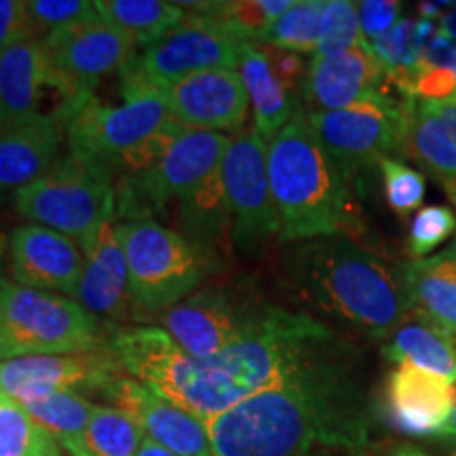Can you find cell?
Here are the masks:
<instances>
[{"instance_id":"1","label":"cell","mask_w":456,"mask_h":456,"mask_svg":"<svg viewBox=\"0 0 456 456\" xmlns=\"http://www.w3.org/2000/svg\"><path fill=\"white\" fill-rule=\"evenodd\" d=\"M112 349L131 379L203 423L262 391L351 359V346L326 323L271 302H260L243 338L214 357L188 355L163 328L123 330Z\"/></svg>"},{"instance_id":"2","label":"cell","mask_w":456,"mask_h":456,"mask_svg":"<svg viewBox=\"0 0 456 456\" xmlns=\"http://www.w3.org/2000/svg\"><path fill=\"white\" fill-rule=\"evenodd\" d=\"M214 456H313L370 442L366 399L349 362L262 391L205 423Z\"/></svg>"},{"instance_id":"3","label":"cell","mask_w":456,"mask_h":456,"mask_svg":"<svg viewBox=\"0 0 456 456\" xmlns=\"http://www.w3.org/2000/svg\"><path fill=\"white\" fill-rule=\"evenodd\" d=\"M283 269L302 302L368 338H389L414 311L403 269L349 237L300 241Z\"/></svg>"},{"instance_id":"4","label":"cell","mask_w":456,"mask_h":456,"mask_svg":"<svg viewBox=\"0 0 456 456\" xmlns=\"http://www.w3.org/2000/svg\"><path fill=\"white\" fill-rule=\"evenodd\" d=\"M269 182L275 201L281 243L326 237H357L363 232L351 178L326 151L309 114L298 108L266 148Z\"/></svg>"},{"instance_id":"5","label":"cell","mask_w":456,"mask_h":456,"mask_svg":"<svg viewBox=\"0 0 456 456\" xmlns=\"http://www.w3.org/2000/svg\"><path fill=\"white\" fill-rule=\"evenodd\" d=\"M112 338L110 323L77 300L0 277V362L98 351Z\"/></svg>"},{"instance_id":"6","label":"cell","mask_w":456,"mask_h":456,"mask_svg":"<svg viewBox=\"0 0 456 456\" xmlns=\"http://www.w3.org/2000/svg\"><path fill=\"white\" fill-rule=\"evenodd\" d=\"M117 232L127 258L131 302L142 311L165 313L186 300L214 266L212 254L157 220L118 222Z\"/></svg>"},{"instance_id":"7","label":"cell","mask_w":456,"mask_h":456,"mask_svg":"<svg viewBox=\"0 0 456 456\" xmlns=\"http://www.w3.org/2000/svg\"><path fill=\"white\" fill-rule=\"evenodd\" d=\"M15 208L28 224L81 243L117 220V182L104 165L66 152L43 178L15 192Z\"/></svg>"},{"instance_id":"8","label":"cell","mask_w":456,"mask_h":456,"mask_svg":"<svg viewBox=\"0 0 456 456\" xmlns=\"http://www.w3.org/2000/svg\"><path fill=\"white\" fill-rule=\"evenodd\" d=\"M414 106V98L376 91L342 110L306 114L317 138L353 180L387 157L403 155Z\"/></svg>"},{"instance_id":"9","label":"cell","mask_w":456,"mask_h":456,"mask_svg":"<svg viewBox=\"0 0 456 456\" xmlns=\"http://www.w3.org/2000/svg\"><path fill=\"white\" fill-rule=\"evenodd\" d=\"M228 144L224 134L184 127L157 167L117 180V218L155 220L171 201H182L222 167Z\"/></svg>"},{"instance_id":"10","label":"cell","mask_w":456,"mask_h":456,"mask_svg":"<svg viewBox=\"0 0 456 456\" xmlns=\"http://www.w3.org/2000/svg\"><path fill=\"white\" fill-rule=\"evenodd\" d=\"M243 45L214 17L188 15L184 24L131 60L121 72V89L161 91L197 72L237 70Z\"/></svg>"},{"instance_id":"11","label":"cell","mask_w":456,"mask_h":456,"mask_svg":"<svg viewBox=\"0 0 456 456\" xmlns=\"http://www.w3.org/2000/svg\"><path fill=\"white\" fill-rule=\"evenodd\" d=\"M121 104H106L91 94L78 104L66 127L68 152L108 169L171 118L161 91L121 89Z\"/></svg>"},{"instance_id":"12","label":"cell","mask_w":456,"mask_h":456,"mask_svg":"<svg viewBox=\"0 0 456 456\" xmlns=\"http://www.w3.org/2000/svg\"><path fill=\"white\" fill-rule=\"evenodd\" d=\"M266 148L269 144L256 129H245L232 135L222 161V182L231 212V243L243 254H254L281 232L271 192Z\"/></svg>"},{"instance_id":"13","label":"cell","mask_w":456,"mask_h":456,"mask_svg":"<svg viewBox=\"0 0 456 456\" xmlns=\"http://www.w3.org/2000/svg\"><path fill=\"white\" fill-rule=\"evenodd\" d=\"M125 372L112 345L106 349L30 355L0 362V395L17 403L34 402L60 391H102Z\"/></svg>"},{"instance_id":"14","label":"cell","mask_w":456,"mask_h":456,"mask_svg":"<svg viewBox=\"0 0 456 456\" xmlns=\"http://www.w3.org/2000/svg\"><path fill=\"white\" fill-rule=\"evenodd\" d=\"M260 302L224 288H205L165 311L161 326L188 355L208 359L243 338Z\"/></svg>"},{"instance_id":"15","label":"cell","mask_w":456,"mask_h":456,"mask_svg":"<svg viewBox=\"0 0 456 456\" xmlns=\"http://www.w3.org/2000/svg\"><path fill=\"white\" fill-rule=\"evenodd\" d=\"M89 95V91L66 81L51 66L41 41H26L0 51V123L47 114L41 108L47 98L55 100L70 121L72 112Z\"/></svg>"},{"instance_id":"16","label":"cell","mask_w":456,"mask_h":456,"mask_svg":"<svg viewBox=\"0 0 456 456\" xmlns=\"http://www.w3.org/2000/svg\"><path fill=\"white\" fill-rule=\"evenodd\" d=\"M51 66L66 81L94 94L95 85L110 74H121L135 57V43L104 20L81 21L41 38Z\"/></svg>"},{"instance_id":"17","label":"cell","mask_w":456,"mask_h":456,"mask_svg":"<svg viewBox=\"0 0 456 456\" xmlns=\"http://www.w3.org/2000/svg\"><path fill=\"white\" fill-rule=\"evenodd\" d=\"M169 117L191 129L241 134L248 121L249 98L239 70L197 72L161 89Z\"/></svg>"},{"instance_id":"18","label":"cell","mask_w":456,"mask_h":456,"mask_svg":"<svg viewBox=\"0 0 456 456\" xmlns=\"http://www.w3.org/2000/svg\"><path fill=\"white\" fill-rule=\"evenodd\" d=\"M9 262L15 283L77 298L85 258L74 239L38 224H21L9 237Z\"/></svg>"},{"instance_id":"19","label":"cell","mask_w":456,"mask_h":456,"mask_svg":"<svg viewBox=\"0 0 456 456\" xmlns=\"http://www.w3.org/2000/svg\"><path fill=\"white\" fill-rule=\"evenodd\" d=\"M104 395L138 425L146 440L178 456H214L208 427L199 416L157 395L131 376L123 374L114 380Z\"/></svg>"},{"instance_id":"20","label":"cell","mask_w":456,"mask_h":456,"mask_svg":"<svg viewBox=\"0 0 456 456\" xmlns=\"http://www.w3.org/2000/svg\"><path fill=\"white\" fill-rule=\"evenodd\" d=\"M454 410V387L440 376L412 366L389 374L383 412L393 429L410 437H444Z\"/></svg>"},{"instance_id":"21","label":"cell","mask_w":456,"mask_h":456,"mask_svg":"<svg viewBox=\"0 0 456 456\" xmlns=\"http://www.w3.org/2000/svg\"><path fill=\"white\" fill-rule=\"evenodd\" d=\"M66 127V117L43 112L0 123V192L43 178L61 159Z\"/></svg>"},{"instance_id":"22","label":"cell","mask_w":456,"mask_h":456,"mask_svg":"<svg viewBox=\"0 0 456 456\" xmlns=\"http://www.w3.org/2000/svg\"><path fill=\"white\" fill-rule=\"evenodd\" d=\"M387 89V74L368 41L330 60H313L306 68L302 98L306 112H332Z\"/></svg>"},{"instance_id":"23","label":"cell","mask_w":456,"mask_h":456,"mask_svg":"<svg viewBox=\"0 0 456 456\" xmlns=\"http://www.w3.org/2000/svg\"><path fill=\"white\" fill-rule=\"evenodd\" d=\"M85 258L77 302L100 319H127L131 309L129 271L117 224H104L83 239Z\"/></svg>"},{"instance_id":"24","label":"cell","mask_w":456,"mask_h":456,"mask_svg":"<svg viewBox=\"0 0 456 456\" xmlns=\"http://www.w3.org/2000/svg\"><path fill=\"white\" fill-rule=\"evenodd\" d=\"M239 74L254 112V129L269 144L285 125L292 121L300 108V98L294 95L273 70L262 45L245 43L239 55Z\"/></svg>"},{"instance_id":"25","label":"cell","mask_w":456,"mask_h":456,"mask_svg":"<svg viewBox=\"0 0 456 456\" xmlns=\"http://www.w3.org/2000/svg\"><path fill=\"white\" fill-rule=\"evenodd\" d=\"M403 155L420 161L444 184H456V95L416 102Z\"/></svg>"},{"instance_id":"26","label":"cell","mask_w":456,"mask_h":456,"mask_svg":"<svg viewBox=\"0 0 456 456\" xmlns=\"http://www.w3.org/2000/svg\"><path fill=\"white\" fill-rule=\"evenodd\" d=\"M385 359L397 366H412L456 383V338L419 311L387 338Z\"/></svg>"},{"instance_id":"27","label":"cell","mask_w":456,"mask_h":456,"mask_svg":"<svg viewBox=\"0 0 456 456\" xmlns=\"http://www.w3.org/2000/svg\"><path fill=\"white\" fill-rule=\"evenodd\" d=\"M412 309L456 338V243L403 266Z\"/></svg>"},{"instance_id":"28","label":"cell","mask_w":456,"mask_h":456,"mask_svg":"<svg viewBox=\"0 0 456 456\" xmlns=\"http://www.w3.org/2000/svg\"><path fill=\"white\" fill-rule=\"evenodd\" d=\"M100 20L127 34L135 47L148 49L186 21L180 3L163 0H95Z\"/></svg>"},{"instance_id":"29","label":"cell","mask_w":456,"mask_h":456,"mask_svg":"<svg viewBox=\"0 0 456 456\" xmlns=\"http://www.w3.org/2000/svg\"><path fill=\"white\" fill-rule=\"evenodd\" d=\"M182 235L212 254L222 239L231 235V212L222 182V167L191 195L178 201Z\"/></svg>"},{"instance_id":"30","label":"cell","mask_w":456,"mask_h":456,"mask_svg":"<svg viewBox=\"0 0 456 456\" xmlns=\"http://www.w3.org/2000/svg\"><path fill=\"white\" fill-rule=\"evenodd\" d=\"M144 440V433L123 410L95 406L87 427L61 448L70 456H138Z\"/></svg>"},{"instance_id":"31","label":"cell","mask_w":456,"mask_h":456,"mask_svg":"<svg viewBox=\"0 0 456 456\" xmlns=\"http://www.w3.org/2000/svg\"><path fill=\"white\" fill-rule=\"evenodd\" d=\"M20 406L24 408L45 431H49L61 446V444L77 437L78 433L87 427L98 403H91L89 399L78 391H60L51 393L47 397L34 399V402L20 403Z\"/></svg>"},{"instance_id":"32","label":"cell","mask_w":456,"mask_h":456,"mask_svg":"<svg viewBox=\"0 0 456 456\" xmlns=\"http://www.w3.org/2000/svg\"><path fill=\"white\" fill-rule=\"evenodd\" d=\"M0 456H60V442L20 403L0 397Z\"/></svg>"},{"instance_id":"33","label":"cell","mask_w":456,"mask_h":456,"mask_svg":"<svg viewBox=\"0 0 456 456\" xmlns=\"http://www.w3.org/2000/svg\"><path fill=\"white\" fill-rule=\"evenodd\" d=\"M323 0H296L273 24L265 43L269 47L292 51V53H313L317 51L319 21H322Z\"/></svg>"},{"instance_id":"34","label":"cell","mask_w":456,"mask_h":456,"mask_svg":"<svg viewBox=\"0 0 456 456\" xmlns=\"http://www.w3.org/2000/svg\"><path fill=\"white\" fill-rule=\"evenodd\" d=\"M363 38L359 28L357 3L351 0H328L323 3L322 21H319V41L315 60H330L362 45Z\"/></svg>"},{"instance_id":"35","label":"cell","mask_w":456,"mask_h":456,"mask_svg":"<svg viewBox=\"0 0 456 456\" xmlns=\"http://www.w3.org/2000/svg\"><path fill=\"white\" fill-rule=\"evenodd\" d=\"M380 174L385 182V197L389 208L397 216H410L425 201V175L408 163L399 161L395 157H387L379 163Z\"/></svg>"},{"instance_id":"36","label":"cell","mask_w":456,"mask_h":456,"mask_svg":"<svg viewBox=\"0 0 456 456\" xmlns=\"http://www.w3.org/2000/svg\"><path fill=\"white\" fill-rule=\"evenodd\" d=\"M28 13L37 41L60 28L100 17L91 0H28Z\"/></svg>"},{"instance_id":"37","label":"cell","mask_w":456,"mask_h":456,"mask_svg":"<svg viewBox=\"0 0 456 456\" xmlns=\"http://www.w3.org/2000/svg\"><path fill=\"white\" fill-rule=\"evenodd\" d=\"M456 231V214L446 205H429L414 216L410 226L408 252L414 260L423 258L448 241Z\"/></svg>"},{"instance_id":"38","label":"cell","mask_w":456,"mask_h":456,"mask_svg":"<svg viewBox=\"0 0 456 456\" xmlns=\"http://www.w3.org/2000/svg\"><path fill=\"white\" fill-rule=\"evenodd\" d=\"M399 13H402V3H397V0H363V3H357L359 28H362L363 38L368 43H374L376 38H380L397 24Z\"/></svg>"},{"instance_id":"39","label":"cell","mask_w":456,"mask_h":456,"mask_svg":"<svg viewBox=\"0 0 456 456\" xmlns=\"http://www.w3.org/2000/svg\"><path fill=\"white\" fill-rule=\"evenodd\" d=\"M26 41H37L28 13V0H0V51Z\"/></svg>"},{"instance_id":"40","label":"cell","mask_w":456,"mask_h":456,"mask_svg":"<svg viewBox=\"0 0 456 456\" xmlns=\"http://www.w3.org/2000/svg\"><path fill=\"white\" fill-rule=\"evenodd\" d=\"M266 51V57H269L273 70L281 83L292 91L294 95L302 98V85H305V77H306V68L309 64L302 61V57L298 53H292V51H283V49H275L269 47V45H262Z\"/></svg>"},{"instance_id":"41","label":"cell","mask_w":456,"mask_h":456,"mask_svg":"<svg viewBox=\"0 0 456 456\" xmlns=\"http://www.w3.org/2000/svg\"><path fill=\"white\" fill-rule=\"evenodd\" d=\"M440 32L446 34L450 41L456 43V4L450 7L448 13H444L440 20Z\"/></svg>"},{"instance_id":"42","label":"cell","mask_w":456,"mask_h":456,"mask_svg":"<svg viewBox=\"0 0 456 456\" xmlns=\"http://www.w3.org/2000/svg\"><path fill=\"white\" fill-rule=\"evenodd\" d=\"M376 456H429L427 452H423L420 448L410 446V444H397V446L387 448L383 452H379Z\"/></svg>"},{"instance_id":"43","label":"cell","mask_w":456,"mask_h":456,"mask_svg":"<svg viewBox=\"0 0 456 456\" xmlns=\"http://www.w3.org/2000/svg\"><path fill=\"white\" fill-rule=\"evenodd\" d=\"M138 456H178V454H174L167 448L159 446V444H155V442L144 440V444H142V446H140Z\"/></svg>"},{"instance_id":"44","label":"cell","mask_w":456,"mask_h":456,"mask_svg":"<svg viewBox=\"0 0 456 456\" xmlns=\"http://www.w3.org/2000/svg\"><path fill=\"white\" fill-rule=\"evenodd\" d=\"M452 387H454V410H452V416H450L446 431H444V437H448V440H456V383Z\"/></svg>"},{"instance_id":"45","label":"cell","mask_w":456,"mask_h":456,"mask_svg":"<svg viewBox=\"0 0 456 456\" xmlns=\"http://www.w3.org/2000/svg\"><path fill=\"white\" fill-rule=\"evenodd\" d=\"M446 191L450 192V197H452V199H454V205H456V184H452V186H448V188H446Z\"/></svg>"},{"instance_id":"46","label":"cell","mask_w":456,"mask_h":456,"mask_svg":"<svg viewBox=\"0 0 456 456\" xmlns=\"http://www.w3.org/2000/svg\"><path fill=\"white\" fill-rule=\"evenodd\" d=\"M452 456H456V452H454V454H452Z\"/></svg>"},{"instance_id":"47","label":"cell","mask_w":456,"mask_h":456,"mask_svg":"<svg viewBox=\"0 0 456 456\" xmlns=\"http://www.w3.org/2000/svg\"><path fill=\"white\" fill-rule=\"evenodd\" d=\"M0 397H3V395H0Z\"/></svg>"}]
</instances>
